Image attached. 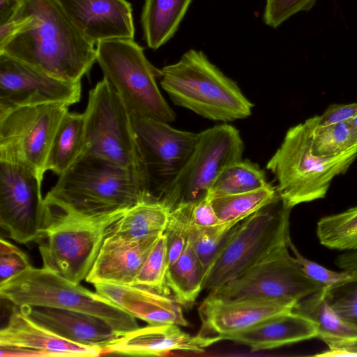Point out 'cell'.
<instances>
[{"instance_id": "obj_1", "label": "cell", "mask_w": 357, "mask_h": 357, "mask_svg": "<svg viewBox=\"0 0 357 357\" xmlns=\"http://www.w3.org/2000/svg\"><path fill=\"white\" fill-rule=\"evenodd\" d=\"M14 13L25 17L26 22L0 45V53L54 78L81 82L96 61V49L58 1L20 0Z\"/></svg>"}, {"instance_id": "obj_2", "label": "cell", "mask_w": 357, "mask_h": 357, "mask_svg": "<svg viewBox=\"0 0 357 357\" xmlns=\"http://www.w3.org/2000/svg\"><path fill=\"white\" fill-rule=\"evenodd\" d=\"M148 199H152L141 169L82 154L59 176L44 201L48 213L93 216L125 211Z\"/></svg>"}, {"instance_id": "obj_3", "label": "cell", "mask_w": 357, "mask_h": 357, "mask_svg": "<svg viewBox=\"0 0 357 357\" xmlns=\"http://www.w3.org/2000/svg\"><path fill=\"white\" fill-rule=\"evenodd\" d=\"M161 70L160 85L174 105L211 121L246 119L254 105L202 51L190 50Z\"/></svg>"}, {"instance_id": "obj_4", "label": "cell", "mask_w": 357, "mask_h": 357, "mask_svg": "<svg viewBox=\"0 0 357 357\" xmlns=\"http://www.w3.org/2000/svg\"><path fill=\"white\" fill-rule=\"evenodd\" d=\"M357 157V146L342 154L317 156L312 153L305 123L291 127L268 160L266 168L275 176L278 194L284 207L325 197L333 179L344 174Z\"/></svg>"}, {"instance_id": "obj_5", "label": "cell", "mask_w": 357, "mask_h": 357, "mask_svg": "<svg viewBox=\"0 0 357 357\" xmlns=\"http://www.w3.org/2000/svg\"><path fill=\"white\" fill-rule=\"evenodd\" d=\"M125 212L93 216L46 212L45 227L36 240L43 266L79 284Z\"/></svg>"}, {"instance_id": "obj_6", "label": "cell", "mask_w": 357, "mask_h": 357, "mask_svg": "<svg viewBox=\"0 0 357 357\" xmlns=\"http://www.w3.org/2000/svg\"><path fill=\"white\" fill-rule=\"evenodd\" d=\"M0 295L19 307L42 306L88 313L104 319L122 335L139 327L136 318L110 300L43 266H31L1 283Z\"/></svg>"}, {"instance_id": "obj_7", "label": "cell", "mask_w": 357, "mask_h": 357, "mask_svg": "<svg viewBox=\"0 0 357 357\" xmlns=\"http://www.w3.org/2000/svg\"><path fill=\"white\" fill-rule=\"evenodd\" d=\"M96 61L130 113L171 123L176 114L161 94L156 79L161 70L146 59L134 39L102 40L96 45Z\"/></svg>"}, {"instance_id": "obj_8", "label": "cell", "mask_w": 357, "mask_h": 357, "mask_svg": "<svg viewBox=\"0 0 357 357\" xmlns=\"http://www.w3.org/2000/svg\"><path fill=\"white\" fill-rule=\"evenodd\" d=\"M291 210L279 198L236 224L210 267L204 289H219L287 241Z\"/></svg>"}, {"instance_id": "obj_9", "label": "cell", "mask_w": 357, "mask_h": 357, "mask_svg": "<svg viewBox=\"0 0 357 357\" xmlns=\"http://www.w3.org/2000/svg\"><path fill=\"white\" fill-rule=\"evenodd\" d=\"M283 242L210 295L222 300L278 301L296 304L326 287L309 278Z\"/></svg>"}, {"instance_id": "obj_10", "label": "cell", "mask_w": 357, "mask_h": 357, "mask_svg": "<svg viewBox=\"0 0 357 357\" xmlns=\"http://www.w3.org/2000/svg\"><path fill=\"white\" fill-rule=\"evenodd\" d=\"M84 114L85 130L82 154L142 169L130 112L105 78L89 91Z\"/></svg>"}, {"instance_id": "obj_11", "label": "cell", "mask_w": 357, "mask_h": 357, "mask_svg": "<svg viewBox=\"0 0 357 357\" xmlns=\"http://www.w3.org/2000/svg\"><path fill=\"white\" fill-rule=\"evenodd\" d=\"M243 151L240 132L231 125L223 123L199 132L193 152L160 201L172 210L206 196L222 170L242 160Z\"/></svg>"}, {"instance_id": "obj_12", "label": "cell", "mask_w": 357, "mask_h": 357, "mask_svg": "<svg viewBox=\"0 0 357 357\" xmlns=\"http://www.w3.org/2000/svg\"><path fill=\"white\" fill-rule=\"evenodd\" d=\"M130 114L148 193L152 199L160 201L193 152L199 133L175 129L168 123L137 114Z\"/></svg>"}, {"instance_id": "obj_13", "label": "cell", "mask_w": 357, "mask_h": 357, "mask_svg": "<svg viewBox=\"0 0 357 357\" xmlns=\"http://www.w3.org/2000/svg\"><path fill=\"white\" fill-rule=\"evenodd\" d=\"M68 106L47 104L0 114V160L20 164L42 181L47 154Z\"/></svg>"}, {"instance_id": "obj_14", "label": "cell", "mask_w": 357, "mask_h": 357, "mask_svg": "<svg viewBox=\"0 0 357 357\" xmlns=\"http://www.w3.org/2000/svg\"><path fill=\"white\" fill-rule=\"evenodd\" d=\"M41 183L28 167L0 160V225L20 243L36 241L45 227Z\"/></svg>"}, {"instance_id": "obj_15", "label": "cell", "mask_w": 357, "mask_h": 357, "mask_svg": "<svg viewBox=\"0 0 357 357\" xmlns=\"http://www.w3.org/2000/svg\"><path fill=\"white\" fill-rule=\"evenodd\" d=\"M81 82L51 77L6 54L0 53V114L47 104L66 106L79 102Z\"/></svg>"}, {"instance_id": "obj_16", "label": "cell", "mask_w": 357, "mask_h": 357, "mask_svg": "<svg viewBox=\"0 0 357 357\" xmlns=\"http://www.w3.org/2000/svg\"><path fill=\"white\" fill-rule=\"evenodd\" d=\"M68 17L91 43L134 39L131 4L126 0H56Z\"/></svg>"}, {"instance_id": "obj_17", "label": "cell", "mask_w": 357, "mask_h": 357, "mask_svg": "<svg viewBox=\"0 0 357 357\" xmlns=\"http://www.w3.org/2000/svg\"><path fill=\"white\" fill-rule=\"evenodd\" d=\"M217 336L190 335L176 324L150 325L125 333L101 355L165 356L172 351L203 353L220 341Z\"/></svg>"}, {"instance_id": "obj_18", "label": "cell", "mask_w": 357, "mask_h": 357, "mask_svg": "<svg viewBox=\"0 0 357 357\" xmlns=\"http://www.w3.org/2000/svg\"><path fill=\"white\" fill-rule=\"evenodd\" d=\"M160 236L131 240L110 234L105 238L86 281L93 284L134 285Z\"/></svg>"}, {"instance_id": "obj_19", "label": "cell", "mask_w": 357, "mask_h": 357, "mask_svg": "<svg viewBox=\"0 0 357 357\" xmlns=\"http://www.w3.org/2000/svg\"><path fill=\"white\" fill-rule=\"evenodd\" d=\"M294 305L278 301L222 300L209 294L200 304L199 314L202 330L222 336L291 311Z\"/></svg>"}, {"instance_id": "obj_20", "label": "cell", "mask_w": 357, "mask_h": 357, "mask_svg": "<svg viewBox=\"0 0 357 357\" xmlns=\"http://www.w3.org/2000/svg\"><path fill=\"white\" fill-rule=\"evenodd\" d=\"M20 307L38 324L75 343L102 350L123 335L104 319L88 313L42 306Z\"/></svg>"}, {"instance_id": "obj_21", "label": "cell", "mask_w": 357, "mask_h": 357, "mask_svg": "<svg viewBox=\"0 0 357 357\" xmlns=\"http://www.w3.org/2000/svg\"><path fill=\"white\" fill-rule=\"evenodd\" d=\"M0 345L36 351L42 357H95L102 349L71 342L38 324L14 305L6 326L0 331Z\"/></svg>"}, {"instance_id": "obj_22", "label": "cell", "mask_w": 357, "mask_h": 357, "mask_svg": "<svg viewBox=\"0 0 357 357\" xmlns=\"http://www.w3.org/2000/svg\"><path fill=\"white\" fill-rule=\"evenodd\" d=\"M93 286L99 294L150 325L176 324L185 327L189 324L182 305L169 295L136 285L99 283Z\"/></svg>"}, {"instance_id": "obj_23", "label": "cell", "mask_w": 357, "mask_h": 357, "mask_svg": "<svg viewBox=\"0 0 357 357\" xmlns=\"http://www.w3.org/2000/svg\"><path fill=\"white\" fill-rule=\"evenodd\" d=\"M248 346L251 350L272 349L318 337L316 326L292 311L264 320L245 330L220 336Z\"/></svg>"}, {"instance_id": "obj_24", "label": "cell", "mask_w": 357, "mask_h": 357, "mask_svg": "<svg viewBox=\"0 0 357 357\" xmlns=\"http://www.w3.org/2000/svg\"><path fill=\"white\" fill-rule=\"evenodd\" d=\"M192 1H144L141 23L149 47L157 50L173 37Z\"/></svg>"}, {"instance_id": "obj_25", "label": "cell", "mask_w": 357, "mask_h": 357, "mask_svg": "<svg viewBox=\"0 0 357 357\" xmlns=\"http://www.w3.org/2000/svg\"><path fill=\"white\" fill-rule=\"evenodd\" d=\"M85 130L84 114L65 113L52 139L45 171L61 176L82 155Z\"/></svg>"}, {"instance_id": "obj_26", "label": "cell", "mask_w": 357, "mask_h": 357, "mask_svg": "<svg viewBox=\"0 0 357 357\" xmlns=\"http://www.w3.org/2000/svg\"><path fill=\"white\" fill-rule=\"evenodd\" d=\"M171 209L158 200H144L126 211L111 234L131 240L163 234Z\"/></svg>"}, {"instance_id": "obj_27", "label": "cell", "mask_w": 357, "mask_h": 357, "mask_svg": "<svg viewBox=\"0 0 357 357\" xmlns=\"http://www.w3.org/2000/svg\"><path fill=\"white\" fill-rule=\"evenodd\" d=\"M206 277L204 267L188 241L179 257L168 267L166 282L173 297L181 305L190 306L204 289Z\"/></svg>"}, {"instance_id": "obj_28", "label": "cell", "mask_w": 357, "mask_h": 357, "mask_svg": "<svg viewBox=\"0 0 357 357\" xmlns=\"http://www.w3.org/2000/svg\"><path fill=\"white\" fill-rule=\"evenodd\" d=\"M314 324L320 339L352 338L357 328L344 321L327 303L324 289L298 301L291 310Z\"/></svg>"}, {"instance_id": "obj_29", "label": "cell", "mask_w": 357, "mask_h": 357, "mask_svg": "<svg viewBox=\"0 0 357 357\" xmlns=\"http://www.w3.org/2000/svg\"><path fill=\"white\" fill-rule=\"evenodd\" d=\"M280 197L271 184L256 190L210 198L213 207L222 223H238Z\"/></svg>"}, {"instance_id": "obj_30", "label": "cell", "mask_w": 357, "mask_h": 357, "mask_svg": "<svg viewBox=\"0 0 357 357\" xmlns=\"http://www.w3.org/2000/svg\"><path fill=\"white\" fill-rule=\"evenodd\" d=\"M266 174L250 160L234 162L218 175L208 192L209 198L250 192L270 185Z\"/></svg>"}, {"instance_id": "obj_31", "label": "cell", "mask_w": 357, "mask_h": 357, "mask_svg": "<svg viewBox=\"0 0 357 357\" xmlns=\"http://www.w3.org/2000/svg\"><path fill=\"white\" fill-rule=\"evenodd\" d=\"M305 123L310 130L311 149L315 155L336 156L357 146V137L349 122L320 125L314 116Z\"/></svg>"}, {"instance_id": "obj_32", "label": "cell", "mask_w": 357, "mask_h": 357, "mask_svg": "<svg viewBox=\"0 0 357 357\" xmlns=\"http://www.w3.org/2000/svg\"><path fill=\"white\" fill-rule=\"evenodd\" d=\"M317 235L320 243L328 248L357 251V206L321 218Z\"/></svg>"}, {"instance_id": "obj_33", "label": "cell", "mask_w": 357, "mask_h": 357, "mask_svg": "<svg viewBox=\"0 0 357 357\" xmlns=\"http://www.w3.org/2000/svg\"><path fill=\"white\" fill-rule=\"evenodd\" d=\"M236 225L222 223L214 227H201L191 222L188 241L204 267L206 275L227 234Z\"/></svg>"}, {"instance_id": "obj_34", "label": "cell", "mask_w": 357, "mask_h": 357, "mask_svg": "<svg viewBox=\"0 0 357 357\" xmlns=\"http://www.w3.org/2000/svg\"><path fill=\"white\" fill-rule=\"evenodd\" d=\"M167 268V243L163 233L160 234L149 253L134 285L146 287L161 294L169 295L171 292L166 282Z\"/></svg>"}, {"instance_id": "obj_35", "label": "cell", "mask_w": 357, "mask_h": 357, "mask_svg": "<svg viewBox=\"0 0 357 357\" xmlns=\"http://www.w3.org/2000/svg\"><path fill=\"white\" fill-rule=\"evenodd\" d=\"M191 206L192 202L183 203L170 211L164 231L168 267L179 257L188 243L191 225Z\"/></svg>"}, {"instance_id": "obj_36", "label": "cell", "mask_w": 357, "mask_h": 357, "mask_svg": "<svg viewBox=\"0 0 357 357\" xmlns=\"http://www.w3.org/2000/svg\"><path fill=\"white\" fill-rule=\"evenodd\" d=\"M347 280L324 289V297L335 312L357 328V270Z\"/></svg>"}, {"instance_id": "obj_37", "label": "cell", "mask_w": 357, "mask_h": 357, "mask_svg": "<svg viewBox=\"0 0 357 357\" xmlns=\"http://www.w3.org/2000/svg\"><path fill=\"white\" fill-rule=\"evenodd\" d=\"M316 1L266 0L264 22L268 26L277 28L296 13L311 9Z\"/></svg>"}, {"instance_id": "obj_38", "label": "cell", "mask_w": 357, "mask_h": 357, "mask_svg": "<svg viewBox=\"0 0 357 357\" xmlns=\"http://www.w3.org/2000/svg\"><path fill=\"white\" fill-rule=\"evenodd\" d=\"M288 247L292 250L295 259L300 265L302 271L311 279L322 284L326 287L337 284L351 276V271L342 272L333 271L319 264L305 258L297 250L291 241L290 236L287 238Z\"/></svg>"}, {"instance_id": "obj_39", "label": "cell", "mask_w": 357, "mask_h": 357, "mask_svg": "<svg viewBox=\"0 0 357 357\" xmlns=\"http://www.w3.org/2000/svg\"><path fill=\"white\" fill-rule=\"evenodd\" d=\"M31 266L28 256L9 241L0 240V284Z\"/></svg>"}, {"instance_id": "obj_40", "label": "cell", "mask_w": 357, "mask_h": 357, "mask_svg": "<svg viewBox=\"0 0 357 357\" xmlns=\"http://www.w3.org/2000/svg\"><path fill=\"white\" fill-rule=\"evenodd\" d=\"M191 222L201 227H210L222 222L219 220L208 195L192 202Z\"/></svg>"}, {"instance_id": "obj_41", "label": "cell", "mask_w": 357, "mask_h": 357, "mask_svg": "<svg viewBox=\"0 0 357 357\" xmlns=\"http://www.w3.org/2000/svg\"><path fill=\"white\" fill-rule=\"evenodd\" d=\"M357 114V102L330 105L321 116H316L320 125L349 122Z\"/></svg>"}, {"instance_id": "obj_42", "label": "cell", "mask_w": 357, "mask_h": 357, "mask_svg": "<svg viewBox=\"0 0 357 357\" xmlns=\"http://www.w3.org/2000/svg\"><path fill=\"white\" fill-rule=\"evenodd\" d=\"M328 349L317 354V356L339 357L357 356V337L352 338H324Z\"/></svg>"}, {"instance_id": "obj_43", "label": "cell", "mask_w": 357, "mask_h": 357, "mask_svg": "<svg viewBox=\"0 0 357 357\" xmlns=\"http://www.w3.org/2000/svg\"><path fill=\"white\" fill-rule=\"evenodd\" d=\"M337 266L344 271L357 270V251L345 252L335 259Z\"/></svg>"}, {"instance_id": "obj_44", "label": "cell", "mask_w": 357, "mask_h": 357, "mask_svg": "<svg viewBox=\"0 0 357 357\" xmlns=\"http://www.w3.org/2000/svg\"><path fill=\"white\" fill-rule=\"evenodd\" d=\"M20 0H0V24L8 21L15 13Z\"/></svg>"}, {"instance_id": "obj_45", "label": "cell", "mask_w": 357, "mask_h": 357, "mask_svg": "<svg viewBox=\"0 0 357 357\" xmlns=\"http://www.w3.org/2000/svg\"><path fill=\"white\" fill-rule=\"evenodd\" d=\"M349 123L357 137V114Z\"/></svg>"}]
</instances>
